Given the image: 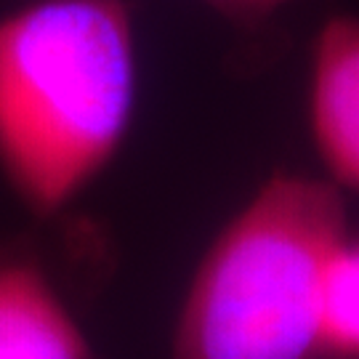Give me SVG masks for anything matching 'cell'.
I'll return each instance as SVG.
<instances>
[{"label": "cell", "mask_w": 359, "mask_h": 359, "mask_svg": "<svg viewBox=\"0 0 359 359\" xmlns=\"http://www.w3.org/2000/svg\"><path fill=\"white\" fill-rule=\"evenodd\" d=\"M208 8L226 19L240 32H261L277 13L295 0H203Z\"/></svg>", "instance_id": "8992f818"}, {"label": "cell", "mask_w": 359, "mask_h": 359, "mask_svg": "<svg viewBox=\"0 0 359 359\" xmlns=\"http://www.w3.org/2000/svg\"><path fill=\"white\" fill-rule=\"evenodd\" d=\"M139 93L126 0H32L0 16V173L40 218L99 179Z\"/></svg>", "instance_id": "6da1fadb"}, {"label": "cell", "mask_w": 359, "mask_h": 359, "mask_svg": "<svg viewBox=\"0 0 359 359\" xmlns=\"http://www.w3.org/2000/svg\"><path fill=\"white\" fill-rule=\"evenodd\" d=\"M0 359H90V344L40 264L0 256Z\"/></svg>", "instance_id": "277c9868"}, {"label": "cell", "mask_w": 359, "mask_h": 359, "mask_svg": "<svg viewBox=\"0 0 359 359\" xmlns=\"http://www.w3.org/2000/svg\"><path fill=\"white\" fill-rule=\"evenodd\" d=\"M322 359H359V240L346 234L322 287Z\"/></svg>", "instance_id": "5b68a950"}, {"label": "cell", "mask_w": 359, "mask_h": 359, "mask_svg": "<svg viewBox=\"0 0 359 359\" xmlns=\"http://www.w3.org/2000/svg\"><path fill=\"white\" fill-rule=\"evenodd\" d=\"M346 234L335 184L274 173L200 261L170 359H322V287Z\"/></svg>", "instance_id": "7a4b0ae2"}, {"label": "cell", "mask_w": 359, "mask_h": 359, "mask_svg": "<svg viewBox=\"0 0 359 359\" xmlns=\"http://www.w3.org/2000/svg\"><path fill=\"white\" fill-rule=\"evenodd\" d=\"M309 130L330 184L359 192V16L320 27L309 67Z\"/></svg>", "instance_id": "3957f363"}]
</instances>
